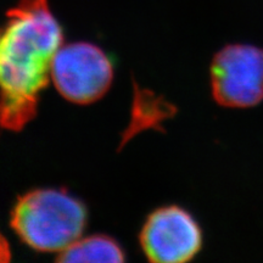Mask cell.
I'll return each mask as SVG.
<instances>
[{"instance_id":"7a4b0ae2","label":"cell","mask_w":263,"mask_h":263,"mask_svg":"<svg viewBox=\"0 0 263 263\" xmlns=\"http://www.w3.org/2000/svg\"><path fill=\"white\" fill-rule=\"evenodd\" d=\"M88 212L65 190L35 189L21 197L11 212V227L29 248L60 254L83 235Z\"/></svg>"},{"instance_id":"8992f818","label":"cell","mask_w":263,"mask_h":263,"mask_svg":"<svg viewBox=\"0 0 263 263\" xmlns=\"http://www.w3.org/2000/svg\"><path fill=\"white\" fill-rule=\"evenodd\" d=\"M57 261L64 263H121L124 261V252L116 240L107 235L81 236L58 255Z\"/></svg>"},{"instance_id":"3957f363","label":"cell","mask_w":263,"mask_h":263,"mask_svg":"<svg viewBox=\"0 0 263 263\" xmlns=\"http://www.w3.org/2000/svg\"><path fill=\"white\" fill-rule=\"evenodd\" d=\"M112 80L110 58L90 43L62 44L52 60V83L71 103L87 105L98 101L110 89Z\"/></svg>"},{"instance_id":"52a82bcc","label":"cell","mask_w":263,"mask_h":263,"mask_svg":"<svg viewBox=\"0 0 263 263\" xmlns=\"http://www.w3.org/2000/svg\"><path fill=\"white\" fill-rule=\"evenodd\" d=\"M11 259V250H10L9 242L0 233V263L9 262Z\"/></svg>"},{"instance_id":"6da1fadb","label":"cell","mask_w":263,"mask_h":263,"mask_svg":"<svg viewBox=\"0 0 263 263\" xmlns=\"http://www.w3.org/2000/svg\"><path fill=\"white\" fill-rule=\"evenodd\" d=\"M64 33L48 0H21L0 32V127L18 132L37 115Z\"/></svg>"},{"instance_id":"277c9868","label":"cell","mask_w":263,"mask_h":263,"mask_svg":"<svg viewBox=\"0 0 263 263\" xmlns=\"http://www.w3.org/2000/svg\"><path fill=\"white\" fill-rule=\"evenodd\" d=\"M212 97L230 108L254 107L263 100V49L251 44H229L211 64Z\"/></svg>"},{"instance_id":"5b68a950","label":"cell","mask_w":263,"mask_h":263,"mask_svg":"<svg viewBox=\"0 0 263 263\" xmlns=\"http://www.w3.org/2000/svg\"><path fill=\"white\" fill-rule=\"evenodd\" d=\"M140 245L151 262L184 263L201 250L202 230L182 207H160L147 217L140 232Z\"/></svg>"}]
</instances>
